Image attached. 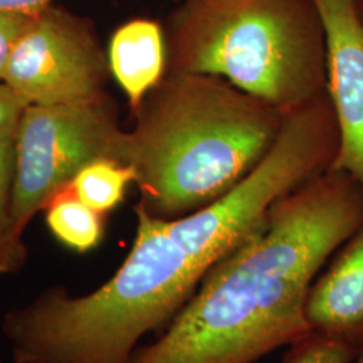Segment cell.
Segmentation results:
<instances>
[{"label": "cell", "mask_w": 363, "mask_h": 363, "mask_svg": "<svg viewBox=\"0 0 363 363\" xmlns=\"http://www.w3.org/2000/svg\"><path fill=\"white\" fill-rule=\"evenodd\" d=\"M52 0H0V11L37 13L49 7Z\"/></svg>", "instance_id": "2e32d148"}, {"label": "cell", "mask_w": 363, "mask_h": 363, "mask_svg": "<svg viewBox=\"0 0 363 363\" xmlns=\"http://www.w3.org/2000/svg\"><path fill=\"white\" fill-rule=\"evenodd\" d=\"M15 363H33V362H15Z\"/></svg>", "instance_id": "ac0fdd59"}, {"label": "cell", "mask_w": 363, "mask_h": 363, "mask_svg": "<svg viewBox=\"0 0 363 363\" xmlns=\"http://www.w3.org/2000/svg\"><path fill=\"white\" fill-rule=\"evenodd\" d=\"M167 48L162 27L150 19H133L118 27L109 42L108 65L136 112L163 79Z\"/></svg>", "instance_id": "9c48e42d"}, {"label": "cell", "mask_w": 363, "mask_h": 363, "mask_svg": "<svg viewBox=\"0 0 363 363\" xmlns=\"http://www.w3.org/2000/svg\"><path fill=\"white\" fill-rule=\"evenodd\" d=\"M37 13L0 11V81L3 79L15 45Z\"/></svg>", "instance_id": "5bb4252c"}, {"label": "cell", "mask_w": 363, "mask_h": 363, "mask_svg": "<svg viewBox=\"0 0 363 363\" xmlns=\"http://www.w3.org/2000/svg\"><path fill=\"white\" fill-rule=\"evenodd\" d=\"M43 210L52 235L77 253L93 250L104 238L105 214L79 201L70 186L54 195Z\"/></svg>", "instance_id": "30bf717a"}, {"label": "cell", "mask_w": 363, "mask_h": 363, "mask_svg": "<svg viewBox=\"0 0 363 363\" xmlns=\"http://www.w3.org/2000/svg\"><path fill=\"white\" fill-rule=\"evenodd\" d=\"M171 72L208 74L280 111L327 93L312 0H184L171 22Z\"/></svg>", "instance_id": "277c9868"}, {"label": "cell", "mask_w": 363, "mask_h": 363, "mask_svg": "<svg viewBox=\"0 0 363 363\" xmlns=\"http://www.w3.org/2000/svg\"><path fill=\"white\" fill-rule=\"evenodd\" d=\"M357 363H363V354L357 359Z\"/></svg>", "instance_id": "e0dca14e"}, {"label": "cell", "mask_w": 363, "mask_h": 363, "mask_svg": "<svg viewBox=\"0 0 363 363\" xmlns=\"http://www.w3.org/2000/svg\"><path fill=\"white\" fill-rule=\"evenodd\" d=\"M101 159L128 164V132L117 127L105 99L27 105L15 138L11 217L16 230L23 235L54 195Z\"/></svg>", "instance_id": "5b68a950"}, {"label": "cell", "mask_w": 363, "mask_h": 363, "mask_svg": "<svg viewBox=\"0 0 363 363\" xmlns=\"http://www.w3.org/2000/svg\"><path fill=\"white\" fill-rule=\"evenodd\" d=\"M327 54V93L339 130L330 169L347 174L363 189V13L358 0H312Z\"/></svg>", "instance_id": "52a82bcc"}, {"label": "cell", "mask_w": 363, "mask_h": 363, "mask_svg": "<svg viewBox=\"0 0 363 363\" xmlns=\"http://www.w3.org/2000/svg\"><path fill=\"white\" fill-rule=\"evenodd\" d=\"M363 225V189L327 169L280 198L130 363H253L311 334L306 303L327 259Z\"/></svg>", "instance_id": "6da1fadb"}, {"label": "cell", "mask_w": 363, "mask_h": 363, "mask_svg": "<svg viewBox=\"0 0 363 363\" xmlns=\"http://www.w3.org/2000/svg\"><path fill=\"white\" fill-rule=\"evenodd\" d=\"M135 182L136 172L132 166L101 159L85 166L69 186L79 201L106 214L124 201L130 183Z\"/></svg>", "instance_id": "7c38bea8"}, {"label": "cell", "mask_w": 363, "mask_h": 363, "mask_svg": "<svg viewBox=\"0 0 363 363\" xmlns=\"http://www.w3.org/2000/svg\"><path fill=\"white\" fill-rule=\"evenodd\" d=\"M312 284L306 318L312 333L363 349V225Z\"/></svg>", "instance_id": "ba28073f"}, {"label": "cell", "mask_w": 363, "mask_h": 363, "mask_svg": "<svg viewBox=\"0 0 363 363\" xmlns=\"http://www.w3.org/2000/svg\"><path fill=\"white\" fill-rule=\"evenodd\" d=\"M135 213L132 249L105 284L82 296L52 286L4 315L1 333L16 362L130 363L136 343L194 295L213 267L169 220L140 203Z\"/></svg>", "instance_id": "3957f363"}, {"label": "cell", "mask_w": 363, "mask_h": 363, "mask_svg": "<svg viewBox=\"0 0 363 363\" xmlns=\"http://www.w3.org/2000/svg\"><path fill=\"white\" fill-rule=\"evenodd\" d=\"M18 123L0 130V274L18 272L27 257L22 234L16 230L11 217Z\"/></svg>", "instance_id": "8fae6325"}, {"label": "cell", "mask_w": 363, "mask_h": 363, "mask_svg": "<svg viewBox=\"0 0 363 363\" xmlns=\"http://www.w3.org/2000/svg\"><path fill=\"white\" fill-rule=\"evenodd\" d=\"M135 112L128 164L140 205L174 220L226 194L273 143L283 111L223 78L169 72Z\"/></svg>", "instance_id": "7a4b0ae2"}, {"label": "cell", "mask_w": 363, "mask_h": 363, "mask_svg": "<svg viewBox=\"0 0 363 363\" xmlns=\"http://www.w3.org/2000/svg\"><path fill=\"white\" fill-rule=\"evenodd\" d=\"M27 105L3 81H0V130L19 121Z\"/></svg>", "instance_id": "9a60e30c"}, {"label": "cell", "mask_w": 363, "mask_h": 363, "mask_svg": "<svg viewBox=\"0 0 363 363\" xmlns=\"http://www.w3.org/2000/svg\"><path fill=\"white\" fill-rule=\"evenodd\" d=\"M359 350L345 342L311 333L298 342L286 363H351L358 357Z\"/></svg>", "instance_id": "4fadbf2b"}, {"label": "cell", "mask_w": 363, "mask_h": 363, "mask_svg": "<svg viewBox=\"0 0 363 363\" xmlns=\"http://www.w3.org/2000/svg\"><path fill=\"white\" fill-rule=\"evenodd\" d=\"M108 70L89 30L49 6L33 16L1 81L26 105L72 104L104 99Z\"/></svg>", "instance_id": "8992f818"}]
</instances>
